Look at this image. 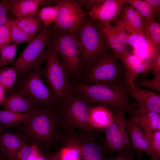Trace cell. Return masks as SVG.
<instances>
[{"mask_svg": "<svg viewBox=\"0 0 160 160\" xmlns=\"http://www.w3.org/2000/svg\"><path fill=\"white\" fill-rule=\"evenodd\" d=\"M61 117L60 105H43L27 121L14 127L27 143L36 145L41 153L59 151L62 148V133L58 129Z\"/></svg>", "mask_w": 160, "mask_h": 160, "instance_id": "cell-1", "label": "cell"}, {"mask_svg": "<svg viewBox=\"0 0 160 160\" xmlns=\"http://www.w3.org/2000/svg\"><path fill=\"white\" fill-rule=\"evenodd\" d=\"M74 93L83 97L90 103L114 109L121 108L129 113L139 107L137 102H132L125 93L122 84L114 85L81 83L73 84Z\"/></svg>", "mask_w": 160, "mask_h": 160, "instance_id": "cell-2", "label": "cell"}, {"mask_svg": "<svg viewBox=\"0 0 160 160\" xmlns=\"http://www.w3.org/2000/svg\"><path fill=\"white\" fill-rule=\"evenodd\" d=\"M51 41L47 48L45 66L41 75L61 106L73 94V84L69 80L65 68Z\"/></svg>", "mask_w": 160, "mask_h": 160, "instance_id": "cell-3", "label": "cell"}, {"mask_svg": "<svg viewBox=\"0 0 160 160\" xmlns=\"http://www.w3.org/2000/svg\"><path fill=\"white\" fill-rule=\"evenodd\" d=\"M77 36L81 48L82 70L86 71L109 48L95 21L88 15L77 29Z\"/></svg>", "mask_w": 160, "mask_h": 160, "instance_id": "cell-4", "label": "cell"}, {"mask_svg": "<svg viewBox=\"0 0 160 160\" xmlns=\"http://www.w3.org/2000/svg\"><path fill=\"white\" fill-rule=\"evenodd\" d=\"M53 30V26H44L15 60L14 65L18 71V79L27 73L42 68Z\"/></svg>", "mask_w": 160, "mask_h": 160, "instance_id": "cell-5", "label": "cell"}, {"mask_svg": "<svg viewBox=\"0 0 160 160\" xmlns=\"http://www.w3.org/2000/svg\"><path fill=\"white\" fill-rule=\"evenodd\" d=\"M119 60L110 49L105 52L85 71L86 84L121 85L125 71Z\"/></svg>", "mask_w": 160, "mask_h": 160, "instance_id": "cell-6", "label": "cell"}, {"mask_svg": "<svg viewBox=\"0 0 160 160\" xmlns=\"http://www.w3.org/2000/svg\"><path fill=\"white\" fill-rule=\"evenodd\" d=\"M77 30L63 33L53 28L50 41L61 58L69 78H76L82 72L81 48L77 37Z\"/></svg>", "mask_w": 160, "mask_h": 160, "instance_id": "cell-7", "label": "cell"}, {"mask_svg": "<svg viewBox=\"0 0 160 160\" xmlns=\"http://www.w3.org/2000/svg\"><path fill=\"white\" fill-rule=\"evenodd\" d=\"M73 93L72 96L61 106L60 127L63 130L78 129L94 137L96 129L89 121L90 103L83 97Z\"/></svg>", "mask_w": 160, "mask_h": 160, "instance_id": "cell-8", "label": "cell"}, {"mask_svg": "<svg viewBox=\"0 0 160 160\" xmlns=\"http://www.w3.org/2000/svg\"><path fill=\"white\" fill-rule=\"evenodd\" d=\"M126 113L122 109L114 110L112 121L104 129V141L101 145L104 153L135 154L126 127Z\"/></svg>", "mask_w": 160, "mask_h": 160, "instance_id": "cell-9", "label": "cell"}, {"mask_svg": "<svg viewBox=\"0 0 160 160\" xmlns=\"http://www.w3.org/2000/svg\"><path fill=\"white\" fill-rule=\"evenodd\" d=\"M42 68L30 72L18 79L12 89H14L13 92L20 93L39 107L51 105L60 106L42 78Z\"/></svg>", "mask_w": 160, "mask_h": 160, "instance_id": "cell-10", "label": "cell"}, {"mask_svg": "<svg viewBox=\"0 0 160 160\" xmlns=\"http://www.w3.org/2000/svg\"><path fill=\"white\" fill-rule=\"evenodd\" d=\"M56 4L59 7V14L53 27L54 29L62 32L76 30L88 15L76 1L56 0Z\"/></svg>", "mask_w": 160, "mask_h": 160, "instance_id": "cell-11", "label": "cell"}, {"mask_svg": "<svg viewBox=\"0 0 160 160\" xmlns=\"http://www.w3.org/2000/svg\"><path fill=\"white\" fill-rule=\"evenodd\" d=\"M125 92L129 97L135 99L139 104L140 110L150 111L160 113V94L146 90L140 86L132 89L125 81L122 84Z\"/></svg>", "mask_w": 160, "mask_h": 160, "instance_id": "cell-12", "label": "cell"}, {"mask_svg": "<svg viewBox=\"0 0 160 160\" xmlns=\"http://www.w3.org/2000/svg\"><path fill=\"white\" fill-rule=\"evenodd\" d=\"M124 4L123 0H100L87 13L96 21L110 23L120 16Z\"/></svg>", "mask_w": 160, "mask_h": 160, "instance_id": "cell-13", "label": "cell"}, {"mask_svg": "<svg viewBox=\"0 0 160 160\" xmlns=\"http://www.w3.org/2000/svg\"><path fill=\"white\" fill-rule=\"evenodd\" d=\"M124 67V81L132 89L135 87L134 82L136 78L142 73H148L152 62L144 61L130 53L120 60Z\"/></svg>", "mask_w": 160, "mask_h": 160, "instance_id": "cell-14", "label": "cell"}, {"mask_svg": "<svg viewBox=\"0 0 160 160\" xmlns=\"http://www.w3.org/2000/svg\"><path fill=\"white\" fill-rule=\"evenodd\" d=\"M7 1L12 16L17 18L35 16L40 7L50 4H55L56 0H7Z\"/></svg>", "mask_w": 160, "mask_h": 160, "instance_id": "cell-15", "label": "cell"}, {"mask_svg": "<svg viewBox=\"0 0 160 160\" xmlns=\"http://www.w3.org/2000/svg\"><path fill=\"white\" fill-rule=\"evenodd\" d=\"M26 142L21 134L7 130L0 137V150L7 160H15L18 151Z\"/></svg>", "mask_w": 160, "mask_h": 160, "instance_id": "cell-16", "label": "cell"}, {"mask_svg": "<svg viewBox=\"0 0 160 160\" xmlns=\"http://www.w3.org/2000/svg\"><path fill=\"white\" fill-rule=\"evenodd\" d=\"M74 146L79 150L82 160H109V157L105 155L95 138L81 137L75 141Z\"/></svg>", "mask_w": 160, "mask_h": 160, "instance_id": "cell-17", "label": "cell"}, {"mask_svg": "<svg viewBox=\"0 0 160 160\" xmlns=\"http://www.w3.org/2000/svg\"><path fill=\"white\" fill-rule=\"evenodd\" d=\"M95 21L108 47L119 60L130 53L129 47L124 44L116 35L113 29L112 25L110 23Z\"/></svg>", "mask_w": 160, "mask_h": 160, "instance_id": "cell-18", "label": "cell"}, {"mask_svg": "<svg viewBox=\"0 0 160 160\" xmlns=\"http://www.w3.org/2000/svg\"><path fill=\"white\" fill-rule=\"evenodd\" d=\"M130 118L144 132L160 131V114L150 111H143L137 108L129 114Z\"/></svg>", "mask_w": 160, "mask_h": 160, "instance_id": "cell-19", "label": "cell"}, {"mask_svg": "<svg viewBox=\"0 0 160 160\" xmlns=\"http://www.w3.org/2000/svg\"><path fill=\"white\" fill-rule=\"evenodd\" d=\"M126 125L134 150L145 152L150 160H153L148 142L143 130L130 118L126 120Z\"/></svg>", "mask_w": 160, "mask_h": 160, "instance_id": "cell-20", "label": "cell"}, {"mask_svg": "<svg viewBox=\"0 0 160 160\" xmlns=\"http://www.w3.org/2000/svg\"><path fill=\"white\" fill-rule=\"evenodd\" d=\"M2 105L4 110L20 113L34 112L39 107L17 92L7 97Z\"/></svg>", "mask_w": 160, "mask_h": 160, "instance_id": "cell-21", "label": "cell"}, {"mask_svg": "<svg viewBox=\"0 0 160 160\" xmlns=\"http://www.w3.org/2000/svg\"><path fill=\"white\" fill-rule=\"evenodd\" d=\"M129 45L134 49L133 55L147 61L152 62L158 53L155 52L147 40L136 33L129 34Z\"/></svg>", "mask_w": 160, "mask_h": 160, "instance_id": "cell-22", "label": "cell"}, {"mask_svg": "<svg viewBox=\"0 0 160 160\" xmlns=\"http://www.w3.org/2000/svg\"><path fill=\"white\" fill-rule=\"evenodd\" d=\"M120 16L121 20L129 28L147 39L144 32L143 18L132 7L124 3Z\"/></svg>", "mask_w": 160, "mask_h": 160, "instance_id": "cell-23", "label": "cell"}, {"mask_svg": "<svg viewBox=\"0 0 160 160\" xmlns=\"http://www.w3.org/2000/svg\"><path fill=\"white\" fill-rule=\"evenodd\" d=\"M113 114L107 107L101 105L91 106L89 110V121L96 129H104L111 122Z\"/></svg>", "mask_w": 160, "mask_h": 160, "instance_id": "cell-24", "label": "cell"}, {"mask_svg": "<svg viewBox=\"0 0 160 160\" xmlns=\"http://www.w3.org/2000/svg\"><path fill=\"white\" fill-rule=\"evenodd\" d=\"M145 36L155 52H160V24L156 20L143 19Z\"/></svg>", "mask_w": 160, "mask_h": 160, "instance_id": "cell-25", "label": "cell"}, {"mask_svg": "<svg viewBox=\"0 0 160 160\" xmlns=\"http://www.w3.org/2000/svg\"><path fill=\"white\" fill-rule=\"evenodd\" d=\"M17 25L28 35L34 37L44 26L41 21L38 17L28 16L14 19Z\"/></svg>", "mask_w": 160, "mask_h": 160, "instance_id": "cell-26", "label": "cell"}, {"mask_svg": "<svg viewBox=\"0 0 160 160\" xmlns=\"http://www.w3.org/2000/svg\"><path fill=\"white\" fill-rule=\"evenodd\" d=\"M0 110V123L6 127L11 128L26 122L33 114Z\"/></svg>", "mask_w": 160, "mask_h": 160, "instance_id": "cell-27", "label": "cell"}, {"mask_svg": "<svg viewBox=\"0 0 160 160\" xmlns=\"http://www.w3.org/2000/svg\"><path fill=\"white\" fill-rule=\"evenodd\" d=\"M35 145L25 142L18 151L15 160H48Z\"/></svg>", "mask_w": 160, "mask_h": 160, "instance_id": "cell-28", "label": "cell"}, {"mask_svg": "<svg viewBox=\"0 0 160 160\" xmlns=\"http://www.w3.org/2000/svg\"><path fill=\"white\" fill-rule=\"evenodd\" d=\"M18 77L17 71L14 66L6 67L0 71V84L5 91L13 89Z\"/></svg>", "mask_w": 160, "mask_h": 160, "instance_id": "cell-29", "label": "cell"}, {"mask_svg": "<svg viewBox=\"0 0 160 160\" xmlns=\"http://www.w3.org/2000/svg\"><path fill=\"white\" fill-rule=\"evenodd\" d=\"M59 10V6L49 4L42 7L38 11L37 17L41 21L45 27L55 23L57 19Z\"/></svg>", "mask_w": 160, "mask_h": 160, "instance_id": "cell-30", "label": "cell"}, {"mask_svg": "<svg viewBox=\"0 0 160 160\" xmlns=\"http://www.w3.org/2000/svg\"><path fill=\"white\" fill-rule=\"evenodd\" d=\"M124 3L132 7L143 18L156 20L150 5L144 0H123Z\"/></svg>", "mask_w": 160, "mask_h": 160, "instance_id": "cell-31", "label": "cell"}, {"mask_svg": "<svg viewBox=\"0 0 160 160\" xmlns=\"http://www.w3.org/2000/svg\"><path fill=\"white\" fill-rule=\"evenodd\" d=\"M12 43L18 44L30 43L34 37L27 34L16 24L14 19L9 18Z\"/></svg>", "mask_w": 160, "mask_h": 160, "instance_id": "cell-32", "label": "cell"}, {"mask_svg": "<svg viewBox=\"0 0 160 160\" xmlns=\"http://www.w3.org/2000/svg\"><path fill=\"white\" fill-rule=\"evenodd\" d=\"M144 133L148 142L153 160H160V131L144 132Z\"/></svg>", "mask_w": 160, "mask_h": 160, "instance_id": "cell-33", "label": "cell"}, {"mask_svg": "<svg viewBox=\"0 0 160 160\" xmlns=\"http://www.w3.org/2000/svg\"><path fill=\"white\" fill-rule=\"evenodd\" d=\"M17 45L12 43L0 50V71L11 64H14Z\"/></svg>", "mask_w": 160, "mask_h": 160, "instance_id": "cell-34", "label": "cell"}, {"mask_svg": "<svg viewBox=\"0 0 160 160\" xmlns=\"http://www.w3.org/2000/svg\"><path fill=\"white\" fill-rule=\"evenodd\" d=\"M59 160H82L79 150L70 146H63L58 151Z\"/></svg>", "mask_w": 160, "mask_h": 160, "instance_id": "cell-35", "label": "cell"}, {"mask_svg": "<svg viewBox=\"0 0 160 160\" xmlns=\"http://www.w3.org/2000/svg\"><path fill=\"white\" fill-rule=\"evenodd\" d=\"M134 84L135 86L143 87L160 93V75L153 76V78L148 80L139 79Z\"/></svg>", "mask_w": 160, "mask_h": 160, "instance_id": "cell-36", "label": "cell"}, {"mask_svg": "<svg viewBox=\"0 0 160 160\" xmlns=\"http://www.w3.org/2000/svg\"><path fill=\"white\" fill-rule=\"evenodd\" d=\"M11 43L9 20L6 23L0 25V50Z\"/></svg>", "mask_w": 160, "mask_h": 160, "instance_id": "cell-37", "label": "cell"}, {"mask_svg": "<svg viewBox=\"0 0 160 160\" xmlns=\"http://www.w3.org/2000/svg\"><path fill=\"white\" fill-rule=\"evenodd\" d=\"M9 11V7L7 0L0 1V25L6 23L9 20L7 12Z\"/></svg>", "mask_w": 160, "mask_h": 160, "instance_id": "cell-38", "label": "cell"}, {"mask_svg": "<svg viewBox=\"0 0 160 160\" xmlns=\"http://www.w3.org/2000/svg\"><path fill=\"white\" fill-rule=\"evenodd\" d=\"M112 28L114 32L121 42L125 45L129 47V33L119 25H112Z\"/></svg>", "mask_w": 160, "mask_h": 160, "instance_id": "cell-39", "label": "cell"}, {"mask_svg": "<svg viewBox=\"0 0 160 160\" xmlns=\"http://www.w3.org/2000/svg\"><path fill=\"white\" fill-rule=\"evenodd\" d=\"M150 72H151L153 76L160 75V52L154 57L149 69Z\"/></svg>", "mask_w": 160, "mask_h": 160, "instance_id": "cell-40", "label": "cell"}, {"mask_svg": "<svg viewBox=\"0 0 160 160\" xmlns=\"http://www.w3.org/2000/svg\"><path fill=\"white\" fill-rule=\"evenodd\" d=\"M144 0L150 5L155 19L156 18L158 21L160 18V0Z\"/></svg>", "mask_w": 160, "mask_h": 160, "instance_id": "cell-41", "label": "cell"}, {"mask_svg": "<svg viewBox=\"0 0 160 160\" xmlns=\"http://www.w3.org/2000/svg\"><path fill=\"white\" fill-rule=\"evenodd\" d=\"M100 1V0H78L76 1L81 7H84L85 10L88 11L87 13Z\"/></svg>", "mask_w": 160, "mask_h": 160, "instance_id": "cell-42", "label": "cell"}, {"mask_svg": "<svg viewBox=\"0 0 160 160\" xmlns=\"http://www.w3.org/2000/svg\"><path fill=\"white\" fill-rule=\"evenodd\" d=\"M134 154L119 153L115 158L109 157V160H133Z\"/></svg>", "mask_w": 160, "mask_h": 160, "instance_id": "cell-43", "label": "cell"}, {"mask_svg": "<svg viewBox=\"0 0 160 160\" xmlns=\"http://www.w3.org/2000/svg\"><path fill=\"white\" fill-rule=\"evenodd\" d=\"M5 91L0 84V104L3 105L6 97Z\"/></svg>", "mask_w": 160, "mask_h": 160, "instance_id": "cell-44", "label": "cell"}, {"mask_svg": "<svg viewBox=\"0 0 160 160\" xmlns=\"http://www.w3.org/2000/svg\"><path fill=\"white\" fill-rule=\"evenodd\" d=\"M6 128L1 123H0V137L2 133L4 131V130ZM0 160H7L6 158L3 155L0 150Z\"/></svg>", "mask_w": 160, "mask_h": 160, "instance_id": "cell-45", "label": "cell"}, {"mask_svg": "<svg viewBox=\"0 0 160 160\" xmlns=\"http://www.w3.org/2000/svg\"><path fill=\"white\" fill-rule=\"evenodd\" d=\"M48 160H59L58 151L52 157L48 159Z\"/></svg>", "mask_w": 160, "mask_h": 160, "instance_id": "cell-46", "label": "cell"}, {"mask_svg": "<svg viewBox=\"0 0 160 160\" xmlns=\"http://www.w3.org/2000/svg\"><path fill=\"white\" fill-rule=\"evenodd\" d=\"M143 153V152L141 151H138L136 154L137 160H142V156Z\"/></svg>", "mask_w": 160, "mask_h": 160, "instance_id": "cell-47", "label": "cell"}]
</instances>
